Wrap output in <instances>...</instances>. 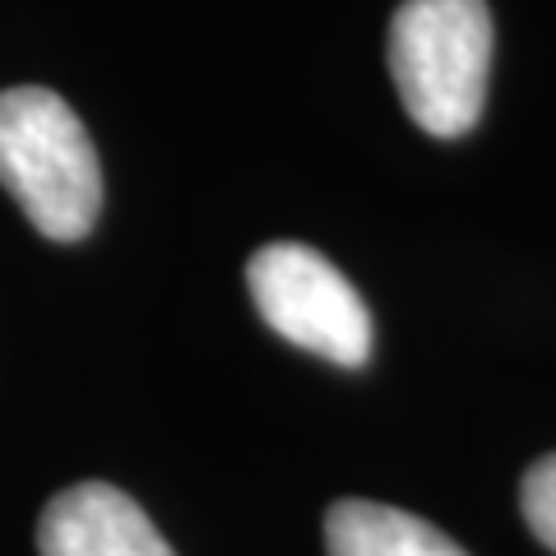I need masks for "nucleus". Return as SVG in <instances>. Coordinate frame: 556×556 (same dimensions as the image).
Wrapping results in <instances>:
<instances>
[{"label": "nucleus", "mask_w": 556, "mask_h": 556, "mask_svg": "<svg viewBox=\"0 0 556 556\" xmlns=\"http://www.w3.org/2000/svg\"><path fill=\"white\" fill-rule=\"evenodd\" d=\"M42 556H177L139 501L112 482H79L38 519Z\"/></svg>", "instance_id": "4"}, {"label": "nucleus", "mask_w": 556, "mask_h": 556, "mask_svg": "<svg viewBox=\"0 0 556 556\" xmlns=\"http://www.w3.org/2000/svg\"><path fill=\"white\" fill-rule=\"evenodd\" d=\"M247 288L265 325L288 343L334 367H362L371 357V311L320 251L302 241L260 247L247 265Z\"/></svg>", "instance_id": "3"}, {"label": "nucleus", "mask_w": 556, "mask_h": 556, "mask_svg": "<svg viewBox=\"0 0 556 556\" xmlns=\"http://www.w3.org/2000/svg\"><path fill=\"white\" fill-rule=\"evenodd\" d=\"M329 556H468L422 515L380 501H334L325 515Z\"/></svg>", "instance_id": "5"}, {"label": "nucleus", "mask_w": 556, "mask_h": 556, "mask_svg": "<svg viewBox=\"0 0 556 556\" xmlns=\"http://www.w3.org/2000/svg\"><path fill=\"white\" fill-rule=\"evenodd\" d=\"M486 0H404L390 20V75L404 112L437 139L478 126L492 75Z\"/></svg>", "instance_id": "2"}, {"label": "nucleus", "mask_w": 556, "mask_h": 556, "mask_svg": "<svg viewBox=\"0 0 556 556\" xmlns=\"http://www.w3.org/2000/svg\"><path fill=\"white\" fill-rule=\"evenodd\" d=\"M0 186L51 241L93 232L102 208V167L84 121L51 89L0 93Z\"/></svg>", "instance_id": "1"}, {"label": "nucleus", "mask_w": 556, "mask_h": 556, "mask_svg": "<svg viewBox=\"0 0 556 556\" xmlns=\"http://www.w3.org/2000/svg\"><path fill=\"white\" fill-rule=\"evenodd\" d=\"M519 506H525V519H529V529H533L538 543L556 552V455L538 459L525 473Z\"/></svg>", "instance_id": "6"}]
</instances>
